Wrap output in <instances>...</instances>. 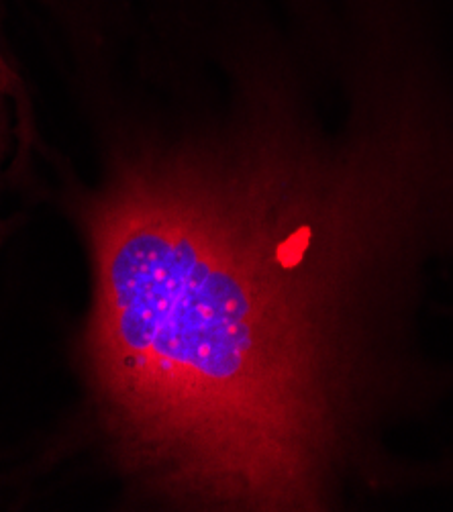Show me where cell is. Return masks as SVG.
Returning <instances> with one entry per match:
<instances>
[{
    "instance_id": "cell-1",
    "label": "cell",
    "mask_w": 453,
    "mask_h": 512,
    "mask_svg": "<svg viewBox=\"0 0 453 512\" xmlns=\"http://www.w3.org/2000/svg\"><path fill=\"white\" fill-rule=\"evenodd\" d=\"M13 80H15L13 72H11V70H9V66L5 64L3 56H0V90H5V88H9V86L13 84Z\"/></svg>"
}]
</instances>
